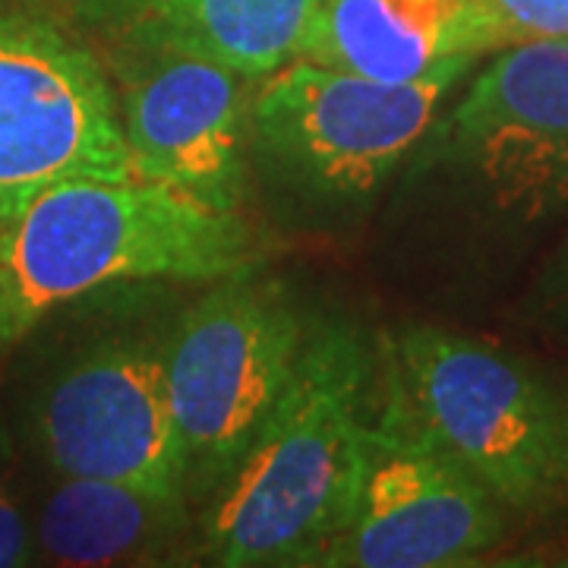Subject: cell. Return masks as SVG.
Returning <instances> with one entry per match:
<instances>
[{
	"mask_svg": "<svg viewBox=\"0 0 568 568\" xmlns=\"http://www.w3.org/2000/svg\"><path fill=\"white\" fill-rule=\"evenodd\" d=\"M506 22L511 36L525 39H568V0H484Z\"/></svg>",
	"mask_w": 568,
	"mask_h": 568,
	"instance_id": "5bb4252c",
	"label": "cell"
},
{
	"mask_svg": "<svg viewBox=\"0 0 568 568\" xmlns=\"http://www.w3.org/2000/svg\"><path fill=\"white\" fill-rule=\"evenodd\" d=\"M190 503L95 477H63L41 508L39 544L61 566L140 562L181 528Z\"/></svg>",
	"mask_w": 568,
	"mask_h": 568,
	"instance_id": "4fadbf2b",
	"label": "cell"
},
{
	"mask_svg": "<svg viewBox=\"0 0 568 568\" xmlns=\"http://www.w3.org/2000/svg\"><path fill=\"white\" fill-rule=\"evenodd\" d=\"M530 304L540 316H547L549 323L568 325V237L544 268V275L537 282V294H534Z\"/></svg>",
	"mask_w": 568,
	"mask_h": 568,
	"instance_id": "9a60e30c",
	"label": "cell"
},
{
	"mask_svg": "<svg viewBox=\"0 0 568 568\" xmlns=\"http://www.w3.org/2000/svg\"><path fill=\"white\" fill-rule=\"evenodd\" d=\"M320 0H123L133 44L174 48L263 80L297 58Z\"/></svg>",
	"mask_w": 568,
	"mask_h": 568,
	"instance_id": "7c38bea8",
	"label": "cell"
},
{
	"mask_svg": "<svg viewBox=\"0 0 568 568\" xmlns=\"http://www.w3.org/2000/svg\"><path fill=\"white\" fill-rule=\"evenodd\" d=\"M77 178H136L114 85L54 22L0 7V222Z\"/></svg>",
	"mask_w": 568,
	"mask_h": 568,
	"instance_id": "52a82bcc",
	"label": "cell"
},
{
	"mask_svg": "<svg viewBox=\"0 0 568 568\" xmlns=\"http://www.w3.org/2000/svg\"><path fill=\"white\" fill-rule=\"evenodd\" d=\"M369 357L342 323L310 325L294 376L241 465L203 511L209 562L320 566L361 474Z\"/></svg>",
	"mask_w": 568,
	"mask_h": 568,
	"instance_id": "7a4b0ae2",
	"label": "cell"
},
{
	"mask_svg": "<svg viewBox=\"0 0 568 568\" xmlns=\"http://www.w3.org/2000/svg\"><path fill=\"white\" fill-rule=\"evenodd\" d=\"M39 436L61 477L114 480L190 503L162 342H104L67 366L41 402Z\"/></svg>",
	"mask_w": 568,
	"mask_h": 568,
	"instance_id": "9c48e42d",
	"label": "cell"
},
{
	"mask_svg": "<svg viewBox=\"0 0 568 568\" xmlns=\"http://www.w3.org/2000/svg\"><path fill=\"white\" fill-rule=\"evenodd\" d=\"M566 474H568V424H566Z\"/></svg>",
	"mask_w": 568,
	"mask_h": 568,
	"instance_id": "e0dca14e",
	"label": "cell"
},
{
	"mask_svg": "<svg viewBox=\"0 0 568 568\" xmlns=\"http://www.w3.org/2000/svg\"><path fill=\"white\" fill-rule=\"evenodd\" d=\"M452 61L414 82H379L294 58L250 104V168L282 196L338 212L376 196L426 140L439 104L470 70Z\"/></svg>",
	"mask_w": 568,
	"mask_h": 568,
	"instance_id": "3957f363",
	"label": "cell"
},
{
	"mask_svg": "<svg viewBox=\"0 0 568 568\" xmlns=\"http://www.w3.org/2000/svg\"><path fill=\"white\" fill-rule=\"evenodd\" d=\"M429 162L518 224L568 209V39H525L474 80L426 130Z\"/></svg>",
	"mask_w": 568,
	"mask_h": 568,
	"instance_id": "ba28073f",
	"label": "cell"
},
{
	"mask_svg": "<svg viewBox=\"0 0 568 568\" xmlns=\"http://www.w3.org/2000/svg\"><path fill=\"white\" fill-rule=\"evenodd\" d=\"M118 82V114L136 178L168 183L219 212H241L250 104L260 80L200 54L136 44Z\"/></svg>",
	"mask_w": 568,
	"mask_h": 568,
	"instance_id": "30bf717a",
	"label": "cell"
},
{
	"mask_svg": "<svg viewBox=\"0 0 568 568\" xmlns=\"http://www.w3.org/2000/svg\"><path fill=\"white\" fill-rule=\"evenodd\" d=\"M306 320L278 284L231 275L162 342L171 410L186 458V499H212L282 402Z\"/></svg>",
	"mask_w": 568,
	"mask_h": 568,
	"instance_id": "5b68a950",
	"label": "cell"
},
{
	"mask_svg": "<svg viewBox=\"0 0 568 568\" xmlns=\"http://www.w3.org/2000/svg\"><path fill=\"white\" fill-rule=\"evenodd\" d=\"M263 250L241 212H219L145 178H77L0 222V351L89 291L114 282H222Z\"/></svg>",
	"mask_w": 568,
	"mask_h": 568,
	"instance_id": "6da1fadb",
	"label": "cell"
},
{
	"mask_svg": "<svg viewBox=\"0 0 568 568\" xmlns=\"http://www.w3.org/2000/svg\"><path fill=\"white\" fill-rule=\"evenodd\" d=\"M426 436L499 506L540 508L566 474V424L518 357L433 325L398 332L383 354Z\"/></svg>",
	"mask_w": 568,
	"mask_h": 568,
	"instance_id": "277c9868",
	"label": "cell"
},
{
	"mask_svg": "<svg viewBox=\"0 0 568 568\" xmlns=\"http://www.w3.org/2000/svg\"><path fill=\"white\" fill-rule=\"evenodd\" d=\"M515 41L484 0H320L297 58L366 80L414 82Z\"/></svg>",
	"mask_w": 568,
	"mask_h": 568,
	"instance_id": "8fae6325",
	"label": "cell"
},
{
	"mask_svg": "<svg viewBox=\"0 0 568 568\" xmlns=\"http://www.w3.org/2000/svg\"><path fill=\"white\" fill-rule=\"evenodd\" d=\"M499 537L496 496L426 436L383 373V402L364 424L354 503L320 566H465Z\"/></svg>",
	"mask_w": 568,
	"mask_h": 568,
	"instance_id": "8992f818",
	"label": "cell"
},
{
	"mask_svg": "<svg viewBox=\"0 0 568 568\" xmlns=\"http://www.w3.org/2000/svg\"><path fill=\"white\" fill-rule=\"evenodd\" d=\"M29 559V530L17 506L0 489V568L22 566Z\"/></svg>",
	"mask_w": 568,
	"mask_h": 568,
	"instance_id": "2e32d148",
	"label": "cell"
}]
</instances>
